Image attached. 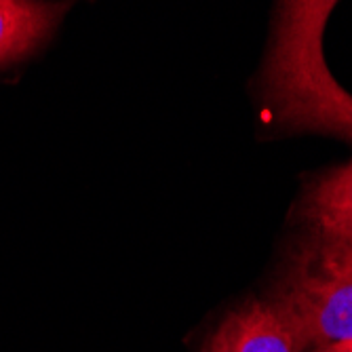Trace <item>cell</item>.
Returning a JSON list of instances; mask_svg holds the SVG:
<instances>
[{"label":"cell","instance_id":"2","mask_svg":"<svg viewBox=\"0 0 352 352\" xmlns=\"http://www.w3.org/2000/svg\"><path fill=\"white\" fill-rule=\"evenodd\" d=\"M302 352L352 340V241L308 234L270 298Z\"/></svg>","mask_w":352,"mask_h":352},{"label":"cell","instance_id":"3","mask_svg":"<svg viewBox=\"0 0 352 352\" xmlns=\"http://www.w3.org/2000/svg\"><path fill=\"white\" fill-rule=\"evenodd\" d=\"M70 7V0H0V72L34 59Z\"/></svg>","mask_w":352,"mask_h":352},{"label":"cell","instance_id":"6","mask_svg":"<svg viewBox=\"0 0 352 352\" xmlns=\"http://www.w3.org/2000/svg\"><path fill=\"white\" fill-rule=\"evenodd\" d=\"M308 352H352V340H340V342L321 344L316 348H310Z\"/></svg>","mask_w":352,"mask_h":352},{"label":"cell","instance_id":"5","mask_svg":"<svg viewBox=\"0 0 352 352\" xmlns=\"http://www.w3.org/2000/svg\"><path fill=\"white\" fill-rule=\"evenodd\" d=\"M298 213L308 234L352 241V163L316 177L302 195Z\"/></svg>","mask_w":352,"mask_h":352},{"label":"cell","instance_id":"4","mask_svg":"<svg viewBox=\"0 0 352 352\" xmlns=\"http://www.w3.org/2000/svg\"><path fill=\"white\" fill-rule=\"evenodd\" d=\"M203 352H302V348L272 300H251L223 318Z\"/></svg>","mask_w":352,"mask_h":352},{"label":"cell","instance_id":"1","mask_svg":"<svg viewBox=\"0 0 352 352\" xmlns=\"http://www.w3.org/2000/svg\"><path fill=\"white\" fill-rule=\"evenodd\" d=\"M340 0H274L253 102L272 133H321L352 142V93L325 63L323 34Z\"/></svg>","mask_w":352,"mask_h":352}]
</instances>
